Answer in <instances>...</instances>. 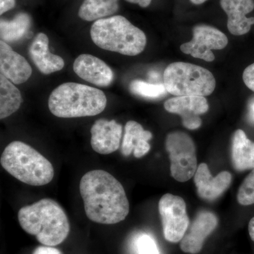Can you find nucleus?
<instances>
[{
  "label": "nucleus",
  "mask_w": 254,
  "mask_h": 254,
  "mask_svg": "<svg viewBox=\"0 0 254 254\" xmlns=\"http://www.w3.org/2000/svg\"><path fill=\"white\" fill-rule=\"evenodd\" d=\"M80 193L87 217L93 222L114 225L129 213V203L122 184L108 172L91 170L80 182Z\"/></svg>",
  "instance_id": "f257e3e1"
},
{
  "label": "nucleus",
  "mask_w": 254,
  "mask_h": 254,
  "mask_svg": "<svg viewBox=\"0 0 254 254\" xmlns=\"http://www.w3.org/2000/svg\"><path fill=\"white\" fill-rule=\"evenodd\" d=\"M18 218L23 230L36 236L44 246L60 245L69 234V222L66 213L59 203L50 198H43L23 207L18 211Z\"/></svg>",
  "instance_id": "f03ea898"
},
{
  "label": "nucleus",
  "mask_w": 254,
  "mask_h": 254,
  "mask_svg": "<svg viewBox=\"0 0 254 254\" xmlns=\"http://www.w3.org/2000/svg\"><path fill=\"white\" fill-rule=\"evenodd\" d=\"M107 98L98 88L77 83H65L50 95L48 106L61 118H83L99 115L106 108Z\"/></svg>",
  "instance_id": "7ed1b4c3"
},
{
  "label": "nucleus",
  "mask_w": 254,
  "mask_h": 254,
  "mask_svg": "<svg viewBox=\"0 0 254 254\" xmlns=\"http://www.w3.org/2000/svg\"><path fill=\"white\" fill-rule=\"evenodd\" d=\"M1 166L18 181L31 186L48 185L53 180V165L31 146L21 141H13L5 148Z\"/></svg>",
  "instance_id": "20e7f679"
},
{
  "label": "nucleus",
  "mask_w": 254,
  "mask_h": 254,
  "mask_svg": "<svg viewBox=\"0 0 254 254\" xmlns=\"http://www.w3.org/2000/svg\"><path fill=\"white\" fill-rule=\"evenodd\" d=\"M91 36L93 43L102 49L127 56L139 55L147 43L145 33L120 15L95 21Z\"/></svg>",
  "instance_id": "39448f33"
},
{
  "label": "nucleus",
  "mask_w": 254,
  "mask_h": 254,
  "mask_svg": "<svg viewBox=\"0 0 254 254\" xmlns=\"http://www.w3.org/2000/svg\"><path fill=\"white\" fill-rule=\"evenodd\" d=\"M163 80L167 92L176 97L208 96L216 85L213 73L208 69L182 62L168 65Z\"/></svg>",
  "instance_id": "423d86ee"
},
{
  "label": "nucleus",
  "mask_w": 254,
  "mask_h": 254,
  "mask_svg": "<svg viewBox=\"0 0 254 254\" xmlns=\"http://www.w3.org/2000/svg\"><path fill=\"white\" fill-rule=\"evenodd\" d=\"M166 150L170 155V170L175 180L185 182L194 176L197 170L195 147L187 133L175 131L168 134Z\"/></svg>",
  "instance_id": "0eeeda50"
},
{
  "label": "nucleus",
  "mask_w": 254,
  "mask_h": 254,
  "mask_svg": "<svg viewBox=\"0 0 254 254\" xmlns=\"http://www.w3.org/2000/svg\"><path fill=\"white\" fill-rule=\"evenodd\" d=\"M165 240L177 243L181 242L190 227L186 203L182 197L167 193L159 201Z\"/></svg>",
  "instance_id": "6e6552de"
},
{
  "label": "nucleus",
  "mask_w": 254,
  "mask_h": 254,
  "mask_svg": "<svg viewBox=\"0 0 254 254\" xmlns=\"http://www.w3.org/2000/svg\"><path fill=\"white\" fill-rule=\"evenodd\" d=\"M228 44V38L220 30L207 25H198L193 29V38L180 46L185 54L205 61L213 62L215 56L212 50H222Z\"/></svg>",
  "instance_id": "1a4fd4ad"
},
{
  "label": "nucleus",
  "mask_w": 254,
  "mask_h": 254,
  "mask_svg": "<svg viewBox=\"0 0 254 254\" xmlns=\"http://www.w3.org/2000/svg\"><path fill=\"white\" fill-rule=\"evenodd\" d=\"M164 106L169 113L180 115L184 126L190 130L201 126L200 116L206 113L209 108L208 101L202 96L175 97L167 100Z\"/></svg>",
  "instance_id": "9d476101"
},
{
  "label": "nucleus",
  "mask_w": 254,
  "mask_h": 254,
  "mask_svg": "<svg viewBox=\"0 0 254 254\" xmlns=\"http://www.w3.org/2000/svg\"><path fill=\"white\" fill-rule=\"evenodd\" d=\"M218 219L213 213L200 212L184 236L180 248L185 253L197 254L203 248L205 239L215 230Z\"/></svg>",
  "instance_id": "9b49d317"
},
{
  "label": "nucleus",
  "mask_w": 254,
  "mask_h": 254,
  "mask_svg": "<svg viewBox=\"0 0 254 254\" xmlns=\"http://www.w3.org/2000/svg\"><path fill=\"white\" fill-rule=\"evenodd\" d=\"M91 146L96 153L108 155L119 149L123 127L115 120H97L91 130Z\"/></svg>",
  "instance_id": "f8f14e48"
},
{
  "label": "nucleus",
  "mask_w": 254,
  "mask_h": 254,
  "mask_svg": "<svg viewBox=\"0 0 254 254\" xmlns=\"http://www.w3.org/2000/svg\"><path fill=\"white\" fill-rule=\"evenodd\" d=\"M73 71L82 79L95 86H108L113 81L114 73L110 66L93 55H79L73 63Z\"/></svg>",
  "instance_id": "ddd939ff"
},
{
  "label": "nucleus",
  "mask_w": 254,
  "mask_h": 254,
  "mask_svg": "<svg viewBox=\"0 0 254 254\" xmlns=\"http://www.w3.org/2000/svg\"><path fill=\"white\" fill-rule=\"evenodd\" d=\"M232 182L231 174L221 172L216 177L211 176L208 165L200 164L194 175V183L197 193L205 200H215L229 188Z\"/></svg>",
  "instance_id": "4468645a"
},
{
  "label": "nucleus",
  "mask_w": 254,
  "mask_h": 254,
  "mask_svg": "<svg viewBox=\"0 0 254 254\" xmlns=\"http://www.w3.org/2000/svg\"><path fill=\"white\" fill-rule=\"evenodd\" d=\"M0 71L14 84L25 83L32 74V68L27 60L3 41H0Z\"/></svg>",
  "instance_id": "2eb2a0df"
},
{
  "label": "nucleus",
  "mask_w": 254,
  "mask_h": 254,
  "mask_svg": "<svg viewBox=\"0 0 254 254\" xmlns=\"http://www.w3.org/2000/svg\"><path fill=\"white\" fill-rule=\"evenodd\" d=\"M220 5L227 15V28L235 36L249 33L254 24V18L247 15L254 9V0H220Z\"/></svg>",
  "instance_id": "dca6fc26"
},
{
  "label": "nucleus",
  "mask_w": 254,
  "mask_h": 254,
  "mask_svg": "<svg viewBox=\"0 0 254 254\" xmlns=\"http://www.w3.org/2000/svg\"><path fill=\"white\" fill-rule=\"evenodd\" d=\"M29 55L37 68L44 74L60 71L64 66L61 57L50 53L49 39L45 33L37 35L30 46Z\"/></svg>",
  "instance_id": "f3484780"
},
{
  "label": "nucleus",
  "mask_w": 254,
  "mask_h": 254,
  "mask_svg": "<svg viewBox=\"0 0 254 254\" xmlns=\"http://www.w3.org/2000/svg\"><path fill=\"white\" fill-rule=\"evenodd\" d=\"M152 137V133L143 129L139 123L135 121L128 122L125 126L122 153L125 156H128L133 153L137 158L144 156L150 149L148 141Z\"/></svg>",
  "instance_id": "a211bd4d"
},
{
  "label": "nucleus",
  "mask_w": 254,
  "mask_h": 254,
  "mask_svg": "<svg viewBox=\"0 0 254 254\" xmlns=\"http://www.w3.org/2000/svg\"><path fill=\"white\" fill-rule=\"evenodd\" d=\"M232 160L238 171L254 168V143L242 129L235 131L232 138Z\"/></svg>",
  "instance_id": "6ab92c4d"
},
{
  "label": "nucleus",
  "mask_w": 254,
  "mask_h": 254,
  "mask_svg": "<svg viewBox=\"0 0 254 254\" xmlns=\"http://www.w3.org/2000/svg\"><path fill=\"white\" fill-rule=\"evenodd\" d=\"M23 99L21 92L2 74H0V119L8 118L16 113Z\"/></svg>",
  "instance_id": "aec40b11"
},
{
  "label": "nucleus",
  "mask_w": 254,
  "mask_h": 254,
  "mask_svg": "<svg viewBox=\"0 0 254 254\" xmlns=\"http://www.w3.org/2000/svg\"><path fill=\"white\" fill-rule=\"evenodd\" d=\"M31 26V18L26 13H18L11 21H0L1 41L12 43L20 41L28 34Z\"/></svg>",
  "instance_id": "412c9836"
},
{
  "label": "nucleus",
  "mask_w": 254,
  "mask_h": 254,
  "mask_svg": "<svg viewBox=\"0 0 254 254\" xmlns=\"http://www.w3.org/2000/svg\"><path fill=\"white\" fill-rule=\"evenodd\" d=\"M119 0H84L78 15L87 21H97L111 16L118 11Z\"/></svg>",
  "instance_id": "4be33fe9"
},
{
  "label": "nucleus",
  "mask_w": 254,
  "mask_h": 254,
  "mask_svg": "<svg viewBox=\"0 0 254 254\" xmlns=\"http://www.w3.org/2000/svg\"><path fill=\"white\" fill-rule=\"evenodd\" d=\"M132 93L147 98H158L166 94L165 85L161 83L154 84L148 83L140 80L132 81L130 85Z\"/></svg>",
  "instance_id": "5701e85b"
},
{
  "label": "nucleus",
  "mask_w": 254,
  "mask_h": 254,
  "mask_svg": "<svg viewBox=\"0 0 254 254\" xmlns=\"http://www.w3.org/2000/svg\"><path fill=\"white\" fill-rule=\"evenodd\" d=\"M133 254H160L154 239L148 234L141 233L132 242Z\"/></svg>",
  "instance_id": "b1692460"
},
{
  "label": "nucleus",
  "mask_w": 254,
  "mask_h": 254,
  "mask_svg": "<svg viewBox=\"0 0 254 254\" xmlns=\"http://www.w3.org/2000/svg\"><path fill=\"white\" fill-rule=\"evenodd\" d=\"M237 200L242 205L254 204V168L241 185Z\"/></svg>",
  "instance_id": "393cba45"
},
{
  "label": "nucleus",
  "mask_w": 254,
  "mask_h": 254,
  "mask_svg": "<svg viewBox=\"0 0 254 254\" xmlns=\"http://www.w3.org/2000/svg\"><path fill=\"white\" fill-rule=\"evenodd\" d=\"M243 80L246 86L254 92V63L245 68Z\"/></svg>",
  "instance_id": "a878e982"
},
{
  "label": "nucleus",
  "mask_w": 254,
  "mask_h": 254,
  "mask_svg": "<svg viewBox=\"0 0 254 254\" xmlns=\"http://www.w3.org/2000/svg\"><path fill=\"white\" fill-rule=\"evenodd\" d=\"M33 254H62V253L60 250L53 247L41 246V247H37Z\"/></svg>",
  "instance_id": "bb28decb"
},
{
  "label": "nucleus",
  "mask_w": 254,
  "mask_h": 254,
  "mask_svg": "<svg viewBox=\"0 0 254 254\" xmlns=\"http://www.w3.org/2000/svg\"><path fill=\"white\" fill-rule=\"evenodd\" d=\"M16 0H0V14L2 15L6 11L14 7Z\"/></svg>",
  "instance_id": "cd10ccee"
},
{
  "label": "nucleus",
  "mask_w": 254,
  "mask_h": 254,
  "mask_svg": "<svg viewBox=\"0 0 254 254\" xmlns=\"http://www.w3.org/2000/svg\"><path fill=\"white\" fill-rule=\"evenodd\" d=\"M247 119L250 123L254 125V97L249 102Z\"/></svg>",
  "instance_id": "c85d7f7f"
},
{
  "label": "nucleus",
  "mask_w": 254,
  "mask_h": 254,
  "mask_svg": "<svg viewBox=\"0 0 254 254\" xmlns=\"http://www.w3.org/2000/svg\"><path fill=\"white\" fill-rule=\"evenodd\" d=\"M125 1L133 3V4H138L142 8H146L149 6L152 0H125Z\"/></svg>",
  "instance_id": "c756f323"
},
{
  "label": "nucleus",
  "mask_w": 254,
  "mask_h": 254,
  "mask_svg": "<svg viewBox=\"0 0 254 254\" xmlns=\"http://www.w3.org/2000/svg\"><path fill=\"white\" fill-rule=\"evenodd\" d=\"M249 232L252 240L254 242V217L250 220L249 224Z\"/></svg>",
  "instance_id": "7c9ffc66"
},
{
  "label": "nucleus",
  "mask_w": 254,
  "mask_h": 254,
  "mask_svg": "<svg viewBox=\"0 0 254 254\" xmlns=\"http://www.w3.org/2000/svg\"><path fill=\"white\" fill-rule=\"evenodd\" d=\"M190 1L194 4H201L206 1L207 0H190Z\"/></svg>",
  "instance_id": "2f4dec72"
}]
</instances>
